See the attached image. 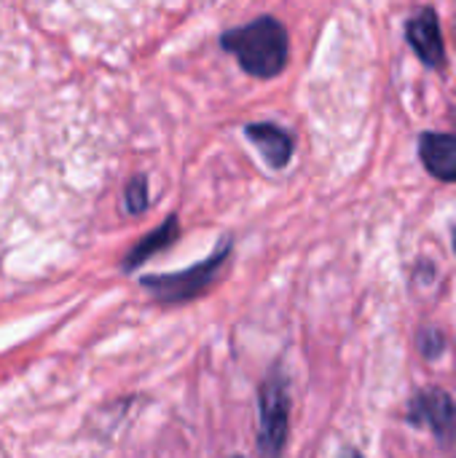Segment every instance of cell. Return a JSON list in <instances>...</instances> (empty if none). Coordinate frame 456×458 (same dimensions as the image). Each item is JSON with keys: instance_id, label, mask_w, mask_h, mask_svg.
<instances>
[{"instance_id": "12", "label": "cell", "mask_w": 456, "mask_h": 458, "mask_svg": "<svg viewBox=\"0 0 456 458\" xmlns=\"http://www.w3.org/2000/svg\"><path fill=\"white\" fill-rule=\"evenodd\" d=\"M452 247H454V255H456V225H454V231H452Z\"/></svg>"}, {"instance_id": "5", "label": "cell", "mask_w": 456, "mask_h": 458, "mask_svg": "<svg viewBox=\"0 0 456 458\" xmlns=\"http://www.w3.org/2000/svg\"><path fill=\"white\" fill-rule=\"evenodd\" d=\"M406 40L425 67L441 70L446 64V46H443L441 19H438L435 8H422L409 19Z\"/></svg>"}, {"instance_id": "10", "label": "cell", "mask_w": 456, "mask_h": 458, "mask_svg": "<svg viewBox=\"0 0 456 458\" xmlns=\"http://www.w3.org/2000/svg\"><path fill=\"white\" fill-rule=\"evenodd\" d=\"M148 204H151L148 201V180H145V174H137L126 185V209L132 215H142L148 209Z\"/></svg>"}, {"instance_id": "4", "label": "cell", "mask_w": 456, "mask_h": 458, "mask_svg": "<svg viewBox=\"0 0 456 458\" xmlns=\"http://www.w3.org/2000/svg\"><path fill=\"white\" fill-rule=\"evenodd\" d=\"M403 419H406V424L430 432L438 445H443V448L456 445V400L446 389H441V386L419 389L411 397Z\"/></svg>"}, {"instance_id": "7", "label": "cell", "mask_w": 456, "mask_h": 458, "mask_svg": "<svg viewBox=\"0 0 456 458\" xmlns=\"http://www.w3.org/2000/svg\"><path fill=\"white\" fill-rule=\"evenodd\" d=\"M247 140L261 150L263 161L271 169H285L293 158V137L277 123H247Z\"/></svg>"}, {"instance_id": "11", "label": "cell", "mask_w": 456, "mask_h": 458, "mask_svg": "<svg viewBox=\"0 0 456 458\" xmlns=\"http://www.w3.org/2000/svg\"><path fill=\"white\" fill-rule=\"evenodd\" d=\"M341 458H366L357 448H352V445H347L344 451H341Z\"/></svg>"}, {"instance_id": "3", "label": "cell", "mask_w": 456, "mask_h": 458, "mask_svg": "<svg viewBox=\"0 0 456 458\" xmlns=\"http://www.w3.org/2000/svg\"><path fill=\"white\" fill-rule=\"evenodd\" d=\"M231 255V239H226L220 244V250H215L207 260L185 268V271H175V274H153V276H142V287L159 301V303H188L194 298H199L202 293H207L218 276V271L223 268L226 258Z\"/></svg>"}, {"instance_id": "9", "label": "cell", "mask_w": 456, "mask_h": 458, "mask_svg": "<svg viewBox=\"0 0 456 458\" xmlns=\"http://www.w3.org/2000/svg\"><path fill=\"white\" fill-rule=\"evenodd\" d=\"M417 346H419V354L430 362H435L438 357H443V349H446V335L435 327H425L419 330L417 335Z\"/></svg>"}, {"instance_id": "1", "label": "cell", "mask_w": 456, "mask_h": 458, "mask_svg": "<svg viewBox=\"0 0 456 458\" xmlns=\"http://www.w3.org/2000/svg\"><path fill=\"white\" fill-rule=\"evenodd\" d=\"M220 46L239 59V67L261 81L277 78L288 64V30L274 16H261L220 35Z\"/></svg>"}, {"instance_id": "6", "label": "cell", "mask_w": 456, "mask_h": 458, "mask_svg": "<svg viewBox=\"0 0 456 458\" xmlns=\"http://www.w3.org/2000/svg\"><path fill=\"white\" fill-rule=\"evenodd\" d=\"M419 161L441 182H456V134L449 131H422L419 134Z\"/></svg>"}, {"instance_id": "13", "label": "cell", "mask_w": 456, "mask_h": 458, "mask_svg": "<svg viewBox=\"0 0 456 458\" xmlns=\"http://www.w3.org/2000/svg\"><path fill=\"white\" fill-rule=\"evenodd\" d=\"M234 458H239V456H234Z\"/></svg>"}, {"instance_id": "8", "label": "cell", "mask_w": 456, "mask_h": 458, "mask_svg": "<svg viewBox=\"0 0 456 458\" xmlns=\"http://www.w3.org/2000/svg\"><path fill=\"white\" fill-rule=\"evenodd\" d=\"M177 236H180V223H177V217L172 215V217H167L156 231H151L148 236H142V239L126 252L121 268H124L126 274L134 271L137 266H142L145 260H151L153 255H159V252H164L169 244H175Z\"/></svg>"}, {"instance_id": "2", "label": "cell", "mask_w": 456, "mask_h": 458, "mask_svg": "<svg viewBox=\"0 0 456 458\" xmlns=\"http://www.w3.org/2000/svg\"><path fill=\"white\" fill-rule=\"evenodd\" d=\"M261 427H258V456L282 458L290 432V389L288 376L274 368L258 392Z\"/></svg>"}]
</instances>
